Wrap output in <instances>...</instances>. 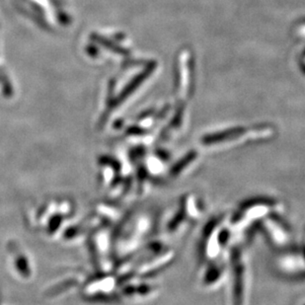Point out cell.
<instances>
[{
	"label": "cell",
	"mask_w": 305,
	"mask_h": 305,
	"mask_svg": "<svg viewBox=\"0 0 305 305\" xmlns=\"http://www.w3.org/2000/svg\"><path fill=\"white\" fill-rule=\"evenodd\" d=\"M225 214H219L208 220L203 228L199 243V258L202 263H209L227 248L231 239L229 225H225Z\"/></svg>",
	"instance_id": "6da1fadb"
},
{
	"label": "cell",
	"mask_w": 305,
	"mask_h": 305,
	"mask_svg": "<svg viewBox=\"0 0 305 305\" xmlns=\"http://www.w3.org/2000/svg\"><path fill=\"white\" fill-rule=\"evenodd\" d=\"M282 205L274 198L255 197L245 200L229 219V226L232 228H243L250 226L256 221L264 218L273 211H279Z\"/></svg>",
	"instance_id": "7a4b0ae2"
},
{
	"label": "cell",
	"mask_w": 305,
	"mask_h": 305,
	"mask_svg": "<svg viewBox=\"0 0 305 305\" xmlns=\"http://www.w3.org/2000/svg\"><path fill=\"white\" fill-rule=\"evenodd\" d=\"M229 268L232 278L233 305H244L248 286V271L244 250L241 246L231 247L229 252Z\"/></svg>",
	"instance_id": "3957f363"
},
{
	"label": "cell",
	"mask_w": 305,
	"mask_h": 305,
	"mask_svg": "<svg viewBox=\"0 0 305 305\" xmlns=\"http://www.w3.org/2000/svg\"><path fill=\"white\" fill-rule=\"evenodd\" d=\"M228 265L221 259H217L207 263V267L203 275L202 284L205 289L218 288L227 278Z\"/></svg>",
	"instance_id": "277c9868"
},
{
	"label": "cell",
	"mask_w": 305,
	"mask_h": 305,
	"mask_svg": "<svg viewBox=\"0 0 305 305\" xmlns=\"http://www.w3.org/2000/svg\"><path fill=\"white\" fill-rule=\"evenodd\" d=\"M198 159L199 154L197 152H191L186 154L183 158L178 160L170 167L168 170V176L173 180H177L187 175L196 166Z\"/></svg>",
	"instance_id": "5b68a950"
}]
</instances>
